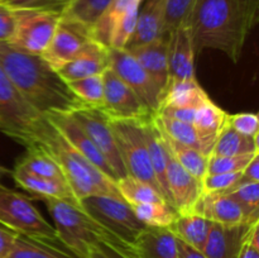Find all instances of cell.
<instances>
[{"label": "cell", "mask_w": 259, "mask_h": 258, "mask_svg": "<svg viewBox=\"0 0 259 258\" xmlns=\"http://www.w3.org/2000/svg\"><path fill=\"white\" fill-rule=\"evenodd\" d=\"M141 2H143V0H141Z\"/></svg>", "instance_id": "db71d44e"}, {"label": "cell", "mask_w": 259, "mask_h": 258, "mask_svg": "<svg viewBox=\"0 0 259 258\" xmlns=\"http://www.w3.org/2000/svg\"><path fill=\"white\" fill-rule=\"evenodd\" d=\"M72 0H0L12 10H43L63 14Z\"/></svg>", "instance_id": "60d3db41"}, {"label": "cell", "mask_w": 259, "mask_h": 258, "mask_svg": "<svg viewBox=\"0 0 259 258\" xmlns=\"http://www.w3.org/2000/svg\"><path fill=\"white\" fill-rule=\"evenodd\" d=\"M242 172H232V174H212L202 179V189L204 192H225L230 191L238 182L240 181Z\"/></svg>", "instance_id": "7bdbcfd3"}, {"label": "cell", "mask_w": 259, "mask_h": 258, "mask_svg": "<svg viewBox=\"0 0 259 258\" xmlns=\"http://www.w3.org/2000/svg\"><path fill=\"white\" fill-rule=\"evenodd\" d=\"M129 53L139 62V65L156 81L164 95L169 81L168 73V34L162 35L158 39L147 45L129 50ZM163 99V98H162Z\"/></svg>", "instance_id": "7402d4cb"}, {"label": "cell", "mask_w": 259, "mask_h": 258, "mask_svg": "<svg viewBox=\"0 0 259 258\" xmlns=\"http://www.w3.org/2000/svg\"><path fill=\"white\" fill-rule=\"evenodd\" d=\"M110 68L136 93L151 113L157 114L162 104V91L156 81L126 50L109 48Z\"/></svg>", "instance_id": "30bf717a"}, {"label": "cell", "mask_w": 259, "mask_h": 258, "mask_svg": "<svg viewBox=\"0 0 259 258\" xmlns=\"http://www.w3.org/2000/svg\"><path fill=\"white\" fill-rule=\"evenodd\" d=\"M134 214L146 227H169L179 212L168 202H144L131 205Z\"/></svg>", "instance_id": "e575fe53"}, {"label": "cell", "mask_w": 259, "mask_h": 258, "mask_svg": "<svg viewBox=\"0 0 259 258\" xmlns=\"http://www.w3.org/2000/svg\"><path fill=\"white\" fill-rule=\"evenodd\" d=\"M141 120L142 119H136V120L110 119V125L114 132L126 176L142 180L162 194L161 187L152 168Z\"/></svg>", "instance_id": "ba28073f"}, {"label": "cell", "mask_w": 259, "mask_h": 258, "mask_svg": "<svg viewBox=\"0 0 259 258\" xmlns=\"http://www.w3.org/2000/svg\"><path fill=\"white\" fill-rule=\"evenodd\" d=\"M258 10L259 0H196L187 23L195 52L217 50L238 62Z\"/></svg>", "instance_id": "6da1fadb"}, {"label": "cell", "mask_w": 259, "mask_h": 258, "mask_svg": "<svg viewBox=\"0 0 259 258\" xmlns=\"http://www.w3.org/2000/svg\"><path fill=\"white\" fill-rule=\"evenodd\" d=\"M18 234L0 224V258H7L14 245Z\"/></svg>", "instance_id": "c3c4849f"}, {"label": "cell", "mask_w": 259, "mask_h": 258, "mask_svg": "<svg viewBox=\"0 0 259 258\" xmlns=\"http://www.w3.org/2000/svg\"><path fill=\"white\" fill-rule=\"evenodd\" d=\"M228 113L218 106L214 101L207 99L205 103L196 108L194 125L204 137L210 141H217L220 131L227 123Z\"/></svg>", "instance_id": "d6a6232c"}, {"label": "cell", "mask_w": 259, "mask_h": 258, "mask_svg": "<svg viewBox=\"0 0 259 258\" xmlns=\"http://www.w3.org/2000/svg\"><path fill=\"white\" fill-rule=\"evenodd\" d=\"M227 123L244 136L259 137V118L257 113L228 114Z\"/></svg>", "instance_id": "ee69618b"}, {"label": "cell", "mask_w": 259, "mask_h": 258, "mask_svg": "<svg viewBox=\"0 0 259 258\" xmlns=\"http://www.w3.org/2000/svg\"><path fill=\"white\" fill-rule=\"evenodd\" d=\"M12 176L15 184L27 190L34 199H58L80 204L67 182L38 176L20 167L19 164H15L14 169H12Z\"/></svg>", "instance_id": "603a6c76"}, {"label": "cell", "mask_w": 259, "mask_h": 258, "mask_svg": "<svg viewBox=\"0 0 259 258\" xmlns=\"http://www.w3.org/2000/svg\"><path fill=\"white\" fill-rule=\"evenodd\" d=\"M25 148H27V153L23 157L22 161L17 164L32 174L38 175V176L66 182L65 176H63L57 162L39 143L34 142Z\"/></svg>", "instance_id": "4dcf8cb0"}, {"label": "cell", "mask_w": 259, "mask_h": 258, "mask_svg": "<svg viewBox=\"0 0 259 258\" xmlns=\"http://www.w3.org/2000/svg\"><path fill=\"white\" fill-rule=\"evenodd\" d=\"M129 247L137 258H179V239L168 227H146Z\"/></svg>", "instance_id": "ffe728a7"}, {"label": "cell", "mask_w": 259, "mask_h": 258, "mask_svg": "<svg viewBox=\"0 0 259 258\" xmlns=\"http://www.w3.org/2000/svg\"><path fill=\"white\" fill-rule=\"evenodd\" d=\"M196 0H163L164 12V32L168 34L169 32L176 29L181 24L189 23V18L191 15Z\"/></svg>", "instance_id": "74e56055"}, {"label": "cell", "mask_w": 259, "mask_h": 258, "mask_svg": "<svg viewBox=\"0 0 259 258\" xmlns=\"http://www.w3.org/2000/svg\"><path fill=\"white\" fill-rule=\"evenodd\" d=\"M88 258H111V257L106 254V253L103 250V248L99 245V247H96L95 249L91 250V253L89 254Z\"/></svg>", "instance_id": "816d5d0a"}, {"label": "cell", "mask_w": 259, "mask_h": 258, "mask_svg": "<svg viewBox=\"0 0 259 258\" xmlns=\"http://www.w3.org/2000/svg\"><path fill=\"white\" fill-rule=\"evenodd\" d=\"M242 182H259V153L250 159L249 163L242 171V177L238 184Z\"/></svg>", "instance_id": "681fc988"}, {"label": "cell", "mask_w": 259, "mask_h": 258, "mask_svg": "<svg viewBox=\"0 0 259 258\" xmlns=\"http://www.w3.org/2000/svg\"><path fill=\"white\" fill-rule=\"evenodd\" d=\"M40 201L45 202L55 223L58 242L75 257L88 258L108 233L80 204L58 199H40Z\"/></svg>", "instance_id": "277c9868"}, {"label": "cell", "mask_w": 259, "mask_h": 258, "mask_svg": "<svg viewBox=\"0 0 259 258\" xmlns=\"http://www.w3.org/2000/svg\"><path fill=\"white\" fill-rule=\"evenodd\" d=\"M258 222L239 224L212 223L201 252L207 258H238L249 238L253 225Z\"/></svg>", "instance_id": "2e32d148"}, {"label": "cell", "mask_w": 259, "mask_h": 258, "mask_svg": "<svg viewBox=\"0 0 259 258\" xmlns=\"http://www.w3.org/2000/svg\"><path fill=\"white\" fill-rule=\"evenodd\" d=\"M191 212L220 224L254 223L259 220L258 212H249L229 195L220 192H204Z\"/></svg>", "instance_id": "e0dca14e"}, {"label": "cell", "mask_w": 259, "mask_h": 258, "mask_svg": "<svg viewBox=\"0 0 259 258\" xmlns=\"http://www.w3.org/2000/svg\"><path fill=\"white\" fill-rule=\"evenodd\" d=\"M100 247L111 258H137L129 245L124 244L123 242H120L118 238H115L109 232L101 240Z\"/></svg>", "instance_id": "f6af8a7d"}, {"label": "cell", "mask_w": 259, "mask_h": 258, "mask_svg": "<svg viewBox=\"0 0 259 258\" xmlns=\"http://www.w3.org/2000/svg\"><path fill=\"white\" fill-rule=\"evenodd\" d=\"M179 258H207L201 250L190 247L186 243L179 240Z\"/></svg>", "instance_id": "f907efd6"}, {"label": "cell", "mask_w": 259, "mask_h": 258, "mask_svg": "<svg viewBox=\"0 0 259 258\" xmlns=\"http://www.w3.org/2000/svg\"><path fill=\"white\" fill-rule=\"evenodd\" d=\"M212 222L199 214H179L175 222L169 225L177 239L186 243L190 247L201 250L207 239Z\"/></svg>", "instance_id": "484cf974"}, {"label": "cell", "mask_w": 259, "mask_h": 258, "mask_svg": "<svg viewBox=\"0 0 259 258\" xmlns=\"http://www.w3.org/2000/svg\"><path fill=\"white\" fill-rule=\"evenodd\" d=\"M238 258H259V222L253 225L249 238Z\"/></svg>", "instance_id": "7dc6e473"}, {"label": "cell", "mask_w": 259, "mask_h": 258, "mask_svg": "<svg viewBox=\"0 0 259 258\" xmlns=\"http://www.w3.org/2000/svg\"><path fill=\"white\" fill-rule=\"evenodd\" d=\"M42 118L20 96L0 66V132L28 147L34 142V131Z\"/></svg>", "instance_id": "8992f818"}, {"label": "cell", "mask_w": 259, "mask_h": 258, "mask_svg": "<svg viewBox=\"0 0 259 258\" xmlns=\"http://www.w3.org/2000/svg\"><path fill=\"white\" fill-rule=\"evenodd\" d=\"M110 3L111 0H72L62 15L91 28Z\"/></svg>", "instance_id": "d590c367"}, {"label": "cell", "mask_w": 259, "mask_h": 258, "mask_svg": "<svg viewBox=\"0 0 259 258\" xmlns=\"http://www.w3.org/2000/svg\"><path fill=\"white\" fill-rule=\"evenodd\" d=\"M71 91L88 106L101 108L104 103L103 75L90 76L80 80L67 82Z\"/></svg>", "instance_id": "8d00e7d4"}, {"label": "cell", "mask_w": 259, "mask_h": 258, "mask_svg": "<svg viewBox=\"0 0 259 258\" xmlns=\"http://www.w3.org/2000/svg\"><path fill=\"white\" fill-rule=\"evenodd\" d=\"M8 175H12V169L7 168L3 164H0V182H2V179L4 176H8Z\"/></svg>", "instance_id": "f5cc1de1"}, {"label": "cell", "mask_w": 259, "mask_h": 258, "mask_svg": "<svg viewBox=\"0 0 259 258\" xmlns=\"http://www.w3.org/2000/svg\"><path fill=\"white\" fill-rule=\"evenodd\" d=\"M164 34L163 0H143L138 10L134 32L124 50L129 51L147 45Z\"/></svg>", "instance_id": "44dd1931"}, {"label": "cell", "mask_w": 259, "mask_h": 258, "mask_svg": "<svg viewBox=\"0 0 259 258\" xmlns=\"http://www.w3.org/2000/svg\"><path fill=\"white\" fill-rule=\"evenodd\" d=\"M34 142L39 143L55 158L78 201L94 195L121 197L116 182L78 153L45 115L34 131Z\"/></svg>", "instance_id": "3957f363"}, {"label": "cell", "mask_w": 259, "mask_h": 258, "mask_svg": "<svg viewBox=\"0 0 259 258\" xmlns=\"http://www.w3.org/2000/svg\"><path fill=\"white\" fill-rule=\"evenodd\" d=\"M139 7H141V3L133 4L126 10L125 14L119 19L110 34L109 48H119V50L125 48L126 43L129 42L134 32V28H136Z\"/></svg>", "instance_id": "f35d334b"}, {"label": "cell", "mask_w": 259, "mask_h": 258, "mask_svg": "<svg viewBox=\"0 0 259 258\" xmlns=\"http://www.w3.org/2000/svg\"><path fill=\"white\" fill-rule=\"evenodd\" d=\"M249 212L259 210V182H242L225 192Z\"/></svg>", "instance_id": "b9f144b4"}, {"label": "cell", "mask_w": 259, "mask_h": 258, "mask_svg": "<svg viewBox=\"0 0 259 258\" xmlns=\"http://www.w3.org/2000/svg\"><path fill=\"white\" fill-rule=\"evenodd\" d=\"M195 48L189 24H181L168 33L169 80L195 78Z\"/></svg>", "instance_id": "ac0fdd59"}, {"label": "cell", "mask_w": 259, "mask_h": 258, "mask_svg": "<svg viewBox=\"0 0 259 258\" xmlns=\"http://www.w3.org/2000/svg\"><path fill=\"white\" fill-rule=\"evenodd\" d=\"M80 205L96 223L126 245L133 244L146 228L136 217L131 205L121 197L94 195L81 200Z\"/></svg>", "instance_id": "52a82bcc"}, {"label": "cell", "mask_w": 259, "mask_h": 258, "mask_svg": "<svg viewBox=\"0 0 259 258\" xmlns=\"http://www.w3.org/2000/svg\"><path fill=\"white\" fill-rule=\"evenodd\" d=\"M104 103L103 110L110 119L136 120L152 115L133 90L111 70L103 73Z\"/></svg>", "instance_id": "4fadbf2b"}, {"label": "cell", "mask_w": 259, "mask_h": 258, "mask_svg": "<svg viewBox=\"0 0 259 258\" xmlns=\"http://www.w3.org/2000/svg\"><path fill=\"white\" fill-rule=\"evenodd\" d=\"M259 153L258 137H249L239 133L228 123L223 126L212 147L211 154L217 156H245Z\"/></svg>", "instance_id": "83f0119b"}, {"label": "cell", "mask_w": 259, "mask_h": 258, "mask_svg": "<svg viewBox=\"0 0 259 258\" xmlns=\"http://www.w3.org/2000/svg\"><path fill=\"white\" fill-rule=\"evenodd\" d=\"M0 66L23 99L42 115L73 113L86 106L68 83L39 55H30L0 42Z\"/></svg>", "instance_id": "7a4b0ae2"}, {"label": "cell", "mask_w": 259, "mask_h": 258, "mask_svg": "<svg viewBox=\"0 0 259 258\" xmlns=\"http://www.w3.org/2000/svg\"><path fill=\"white\" fill-rule=\"evenodd\" d=\"M141 121L154 176H156L157 182H158L159 187H161L162 195H163V197L166 199V201L168 202V204H171L168 186H167L166 180V167L167 159H168V148H167L166 142H164L163 136H162V131L161 128H159L156 114H152V115L147 116V118H143Z\"/></svg>", "instance_id": "cb8c5ba5"}, {"label": "cell", "mask_w": 259, "mask_h": 258, "mask_svg": "<svg viewBox=\"0 0 259 258\" xmlns=\"http://www.w3.org/2000/svg\"><path fill=\"white\" fill-rule=\"evenodd\" d=\"M209 95L196 78L169 80L159 108H197L207 100Z\"/></svg>", "instance_id": "d4e9b609"}, {"label": "cell", "mask_w": 259, "mask_h": 258, "mask_svg": "<svg viewBox=\"0 0 259 258\" xmlns=\"http://www.w3.org/2000/svg\"><path fill=\"white\" fill-rule=\"evenodd\" d=\"M116 187L120 196L128 202L133 204H144V202H163L166 199L163 195L142 180L134 179L132 176L121 177L116 181ZM167 202V201H166Z\"/></svg>", "instance_id": "836d02e7"}, {"label": "cell", "mask_w": 259, "mask_h": 258, "mask_svg": "<svg viewBox=\"0 0 259 258\" xmlns=\"http://www.w3.org/2000/svg\"><path fill=\"white\" fill-rule=\"evenodd\" d=\"M90 40H94L91 28L62 15L50 45L40 57L51 67L58 70L73 60Z\"/></svg>", "instance_id": "7c38bea8"}, {"label": "cell", "mask_w": 259, "mask_h": 258, "mask_svg": "<svg viewBox=\"0 0 259 258\" xmlns=\"http://www.w3.org/2000/svg\"><path fill=\"white\" fill-rule=\"evenodd\" d=\"M166 180L171 204L179 214H189L201 195L204 194L202 181L186 171L168 151Z\"/></svg>", "instance_id": "9a60e30c"}, {"label": "cell", "mask_w": 259, "mask_h": 258, "mask_svg": "<svg viewBox=\"0 0 259 258\" xmlns=\"http://www.w3.org/2000/svg\"><path fill=\"white\" fill-rule=\"evenodd\" d=\"M15 30L9 43L12 47L30 53L42 55L52 39L62 14L43 10H14Z\"/></svg>", "instance_id": "9c48e42d"}, {"label": "cell", "mask_w": 259, "mask_h": 258, "mask_svg": "<svg viewBox=\"0 0 259 258\" xmlns=\"http://www.w3.org/2000/svg\"><path fill=\"white\" fill-rule=\"evenodd\" d=\"M136 3L142 2L141 0H111L105 12L91 27L93 39L109 48V40H110V34L114 27L119 22V19L125 14L126 10Z\"/></svg>", "instance_id": "1f68e13d"}, {"label": "cell", "mask_w": 259, "mask_h": 258, "mask_svg": "<svg viewBox=\"0 0 259 258\" xmlns=\"http://www.w3.org/2000/svg\"><path fill=\"white\" fill-rule=\"evenodd\" d=\"M255 154H245V156H217L210 154L207 158V174H232V172H242L250 159ZM206 174V175H207Z\"/></svg>", "instance_id": "ab89813d"}, {"label": "cell", "mask_w": 259, "mask_h": 258, "mask_svg": "<svg viewBox=\"0 0 259 258\" xmlns=\"http://www.w3.org/2000/svg\"><path fill=\"white\" fill-rule=\"evenodd\" d=\"M15 12L0 4V42H9L15 30Z\"/></svg>", "instance_id": "bcb514c9"}, {"label": "cell", "mask_w": 259, "mask_h": 258, "mask_svg": "<svg viewBox=\"0 0 259 258\" xmlns=\"http://www.w3.org/2000/svg\"><path fill=\"white\" fill-rule=\"evenodd\" d=\"M56 244L57 243L18 234L7 258H77L67 249Z\"/></svg>", "instance_id": "f1b7e54d"}, {"label": "cell", "mask_w": 259, "mask_h": 258, "mask_svg": "<svg viewBox=\"0 0 259 258\" xmlns=\"http://www.w3.org/2000/svg\"><path fill=\"white\" fill-rule=\"evenodd\" d=\"M32 200L33 197L8 189L0 182V224L19 235L60 243L53 225L45 219Z\"/></svg>", "instance_id": "5b68a950"}, {"label": "cell", "mask_w": 259, "mask_h": 258, "mask_svg": "<svg viewBox=\"0 0 259 258\" xmlns=\"http://www.w3.org/2000/svg\"><path fill=\"white\" fill-rule=\"evenodd\" d=\"M45 116L67 139L68 143L78 153L82 154L89 162H91L96 168L100 169L109 179L113 180L114 182L118 181L113 169L110 168L109 163L106 162V159L104 158V156L100 153L98 147L91 141L90 137L85 132V129L76 120L72 113H48Z\"/></svg>", "instance_id": "5bb4252c"}, {"label": "cell", "mask_w": 259, "mask_h": 258, "mask_svg": "<svg viewBox=\"0 0 259 258\" xmlns=\"http://www.w3.org/2000/svg\"><path fill=\"white\" fill-rule=\"evenodd\" d=\"M158 123L161 128L163 129L164 133L168 137H171L175 141L180 142V143L185 144V146L192 147V148L197 149L201 152L202 154L209 157L212 152V147H214L215 142L210 141L209 138L202 136L194 124L184 123V121L175 120V119L166 118L156 114Z\"/></svg>", "instance_id": "4316f807"}, {"label": "cell", "mask_w": 259, "mask_h": 258, "mask_svg": "<svg viewBox=\"0 0 259 258\" xmlns=\"http://www.w3.org/2000/svg\"><path fill=\"white\" fill-rule=\"evenodd\" d=\"M110 67L109 48L95 40H90L73 60L66 63L57 72L66 82L103 75Z\"/></svg>", "instance_id": "d6986e66"}, {"label": "cell", "mask_w": 259, "mask_h": 258, "mask_svg": "<svg viewBox=\"0 0 259 258\" xmlns=\"http://www.w3.org/2000/svg\"><path fill=\"white\" fill-rule=\"evenodd\" d=\"M72 114L106 159L116 180L125 177L126 172L119 154L114 132L111 129L110 118L106 115L103 108L86 105L73 111Z\"/></svg>", "instance_id": "8fae6325"}, {"label": "cell", "mask_w": 259, "mask_h": 258, "mask_svg": "<svg viewBox=\"0 0 259 258\" xmlns=\"http://www.w3.org/2000/svg\"><path fill=\"white\" fill-rule=\"evenodd\" d=\"M157 120H158V119H157ZM159 128H161V125H159ZM161 131L164 142H166L167 148H168L172 157H174V158L176 159L189 174H191L192 176L196 177L197 180H201L202 181V179H204L207 174V158H209V157L202 154L201 152H199L197 149L192 148V147L185 146V144L172 139L171 137H168L164 133L162 128Z\"/></svg>", "instance_id": "f546056e"}]
</instances>
